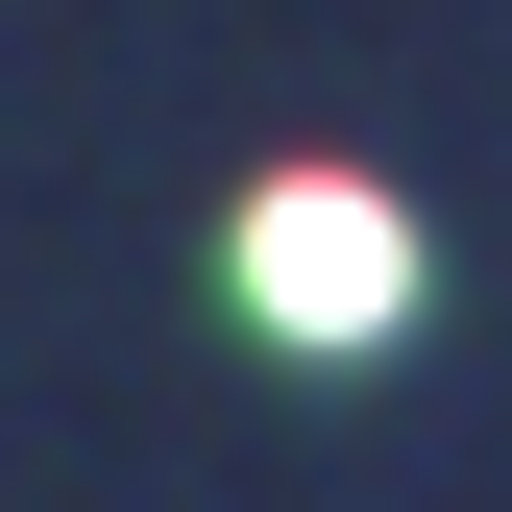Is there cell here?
I'll return each mask as SVG.
<instances>
[{
    "label": "cell",
    "mask_w": 512,
    "mask_h": 512,
    "mask_svg": "<svg viewBox=\"0 0 512 512\" xmlns=\"http://www.w3.org/2000/svg\"><path fill=\"white\" fill-rule=\"evenodd\" d=\"M244 293H269L293 342H391L415 220H391V196H342V171H293V196H244Z\"/></svg>",
    "instance_id": "1"
}]
</instances>
